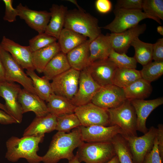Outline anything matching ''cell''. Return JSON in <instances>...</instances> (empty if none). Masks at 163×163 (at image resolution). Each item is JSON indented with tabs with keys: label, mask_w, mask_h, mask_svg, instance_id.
Wrapping results in <instances>:
<instances>
[{
	"label": "cell",
	"mask_w": 163,
	"mask_h": 163,
	"mask_svg": "<svg viewBox=\"0 0 163 163\" xmlns=\"http://www.w3.org/2000/svg\"><path fill=\"white\" fill-rule=\"evenodd\" d=\"M84 142L79 127L69 133L57 132L53 136L48 149L42 157L44 163H57L62 159L69 161L74 157L73 152Z\"/></svg>",
	"instance_id": "6da1fadb"
},
{
	"label": "cell",
	"mask_w": 163,
	"mask_h": 163,
	"mask_svg": "<svg viewBox=\"0 0 163 163\" xmlns=\"http://www.w3.org/2000/svg\"><path fill=\"white\" fill-rule=\"evenodd\" d=\"M44 135L25 136L21 138L12 136L6 142L7 149L5 158L9 161L16 162L21 158L25 159L28 163H40L42 157L38 155L39 144Z\"/></svg>",
	"instance_id": "7a4b0ae2"
},
{
	"label": "cell",
	"mask_w": 163,
	"mask_h": 163,
	"mask_svg": "<svg viewBox=\"0 0 163 163\" xmlns=\"http://www.w3.org/2000/svg\"><path fill=\"white\" fill-rule=\"evenodd\" d=\"M64 28L88 37L91 42L101 34L97 18L84 11L76 9L67 11Z\"/></svg>",
	"instance_id": "3957f363"
},
{
	"label": "cell",
	"mask_w": 163,
	"mask_h": 163,
	"mask_svg": "<svg viewBox=\"0 0 163 163\" xmlns=\"http://www.w3.org/2000/svg\"><path fill=\"white\" fill-rule=\"evenodd\" d=\"M81 162L105 163L116 155L110 141L86 142L78 147L76 154Z\"/></svg>",
	"instance_id": "277c9868"
},
{
	"label": "cell",
	"mask_w": 163,
	"mask_h": 163,
	"mask_svg": "<svg viewBox=\"0 0 163 163\" xmlns=\"http://www.w3.org/2000/svg\"><path fill=\"white\" fill-rule=\"evenodd\" d=\"M110 126L116 125L122 130L123 134L129 136H137V118L134 108L130 101L126 99L116 108L107 109Z\"/></svg>",
	"instance_id": "5b68a950"
},
{
	"label": "cell",
	"mask_w": 163,
	"mask_h": 163,
	"mask_svg": "<svg viewBox=\"0 0 163 163\" xmlns=\"http://www.w3.org/2000/svg\"><path fill=\"white\" fill-rule=\"evenodd\" d=\"M113 12L115 17L109 24L103 28L109 30L111 33H119L124 31L138 24L142 20L151 19L155 21L141 9H129L115 8Z\"/></svg>",
	"instance_id": "8992f818"
},
{
	"label": "cell",
	"mask_w": 163,
	"mask_h": 163,
	"mask_svg": "<svg viewBox=\"0 0 163 163\" xmlns=\"http://www.w3.org/2000/svg\"><path fill=\"white\" fill-rule=\"evenodd\" d=\"M0 58L5 71V80L17 82L24 88L36 94L31 79L24 72V69L14 60L11 55L0 45Z\"/></svg>",
	"instance_id": "52a82bcc"
},
{
	"label": "cell",
	"mask_w": 163,
	"mask_h": 163,
	"mask_svg": "<svg viewBox=\"0 0 163 163\" xmlns=\"http://www.w3.org/2000/svg\"><path fill=\"white\" fill-rule=\"evenodd\" d=\"M157 132V129L152 126L141 136L122 135L129 147L133 163H143L145 156L153 148Z\"/></svg>",
	"instance_id": "ba28073f"
},
{
	"label": "cell",
	"mask_w": 163,
	"mask_h": 163,
	"mask_svg": "<svg viewBox=\"0 0 163 163\" xmlns=\"http://www.w3.org/2000/svg\"><path fill=\"white\" fill-rule=\"evenodd\" d=\"M74 113L78 119L82 126H110L107 109L100 107L91 102L76 107Z\"/></svg>",
	"instance_id": "9c48e42d"
},
{
	"label": "cell",
	"mask_w": 163,
	"mask_h": 163,
	"mask_svg": "<svg viewBox=\"0 0 163 163\" xmlns=\"http://www.w3.org/2000/svg\"><path fill=\"white\" fill-rule=\"evenodd\" d=\"M80 72L71 68L53 78L51 83L54 94L71 101L78 90Z\"/></svg>",
	"instance_id": "30bf717a"
},
{
	"label": "cell",
	"mask_w": 163,
	"mask_h": 163,
	"mask_svg": "<svg viewBox=\"0 0 163 163\" xmlns=\"http://www.w3.org/2000/svg\"><path fill=\"white\" fill-rule=\"evenodd\" d=\"M20 86L14 82L4 81L0 82V97L5 100L8 113L17 121L21 123L23 113L18 97L21 90Z\"/></svg>",
	"instance_id": "8fae6325"
},
{
	"label": "cell",
	"mask_w": 163,
	"mask_h": 163,
	"mask_svg": "<svg viewBox=\"0 0 163 163\" xmlns=\"http://www.w3.org/2000/svg\"><path fill=\"white\" fill-rule=\"evenodd\" d=\"M126 99L123 88L111 84L101 87L91 102L100 107L108 109L118 107Z\"/></svg>",
	"instance_id": "7c38bea8"
},
{
	"label": "cell",
	"mask_w": 163,
	"mask_h": 163,
	"mask_svg": "<svg viewBox=\"0 0 163 163\" xmlns=\"http://www.w3.org/2000/svg\"><path fill=\"white\" fill-rule=\"evenodd\" d=\"M101 87L93 80L86 68L80 71L78 90L71 101L76 107L91 102Z\"/></svg>",
	"instance_id": "4fadbf2b"
},
{
	"label": "cell",
	"mask_w": 163,
	"mask_h": 163,
	"mask_svg": "<svg viewBox=\"0 0 163 163\" xmlns=\"http://www.w3.org/2000/svg\"><path fill=\"white\" fill-rule=\"evenodd\" d=\"M20 18L31 28L38 33L45 32L50 18V13L46 10L31 9L20 3L15 8Z\"/></svg>",
	"instance_id": "5bb4252c"
},
{
	"label": "cell",
	"mask_w": 163,
	"mask_h": 163,
	"mask_svg": "<svg viewBox=\"0 0 163 163\" xmlns=\"http://www.w3.org/2000/svg\"><path fill=\"white\" fill-rule=\"evenodd\" d=\"M0 45L24 69L35 70L32 62V52L29 46L21 45L5 36L3 37Z\"/></svg>",
	"instance_id": "9a60e30c"
},
{
	"label": "cell",
	"mask_w": 163,
	"mask_h": 163,
	"mask_svg": "<svg viewBox=\"0 0 163 163\" xmlns=\"http://www.w3.org/2000/svg\"><path fill=\"white\" fill-rule=\"evenodd\" d=\"M79 128L82 139L86 142L110 141L117 135L123 134L121 129L116 125H94L87 127L81 126Z\"/></svg>",
	"instance_id": "2e32d148"
},
{
	"label": "cell",
	"mask_w": 163,
	"mask_h": 163,
	"mask_svg": "<svg viewBox=\"0 0 163 163\" xmlns=\"http://www.w3.org/2000/svg\"><path fill=\"white\" fill-rule=\"evenodd\" d=\"M146 29L145 24H138L121 32L109 34L113 49L118 53H126L133 41L143 33Z\"/></svg>",
	"instance_id": "e0dca14e"
},
{
	"label": "cell",
	"mask_w": 163,
	"mask_h": 163,
	"mask_svg": "<svg viewBox=\"0 0 163 163\" xmlns=\"http://www.w3.org/2000/svg\"><path fill=\"white\" fill-rule=\"evenodd\" d=\"M117 68L109 58L93 62L86 67L92 78L101 87L113 84V78Z\"/></svg>",
	"instance_id": "ac0fdd59"
},
{
	"label": "cell",
	"mask_w": 163,
	"mask_h": 163,
	"mask_svg": "<svg viewBox=\"0 0 163 163\" xmlns=\"http://www.w3.org/2000/svg\"><path fill=\"white\" fill-rule=\"evenodd\" d=\"M129 101L134 108L136 115V130L144 134L149 129L146 125L147 118L154 109L163 104V98L160 97L147 100L134 99Z\"/></svg>",
	"instance_id": "d6986e66"
},
{
	"label": "cell",
	"mask_w": 163,
	"mask_h": 163,
	"mask_svg": "<svg viewBox=\"0 0 163 163\" xmlns=\"http://www.w3.org/2000/svg\"><path fill=\"white\" fill-rule=\"evenodd\" d=\"M23 114L33 112L36 117L45 116L49 113L47 105L44 101L37 94L23 88L21 90L18 97Z\"/></svg>",
	"instance_id": "ffe728a7"
},
{
	"label": "cell",
	"mask_w": 163,
	"mask_h": 163,
	"mask_svg": "<svg viewBox=\"0 0 163 163\" xmlns=\"http://www.w3.org/2000/svg\"><path fill=\"white\" fill-rule=\"evenodd\" d=\"M57 117L50 113L43 117H36L24 130L23 136L44 135L56 130Z\"/></svg>",
	"instance_id": "44dd1931"
},
{
	"label": "cell",
	"mask_w": 163,
	"mask_h": 163,
	"mask_svg": "<svg viewBox=\"0 0 163 163\" xmlns=\"http://www.w3.org/2000/svg\"><path fill=\"white\" fill-rule=\"evenodd\" d=\"M50 10V18L45 33L57 40L64 28L67 8L63 5L53 4Z\"/></svg>",
	"instance_id": "7402d4cb"
},
{
	"label": "cell",
	"mask_w": 163,
	"mask_h": 163,
	"mask_svg": "<svg viewBox=\"0 0 163 163\" xmlns=\"http://www.w3.org/2000/svg\"><path fill=\"white\" fill-rule=\"evenodd\" d=\"M112 49L109 34L105 35L101 34L90 43L88 65L108 59Z\"/></svg>",
	"instance_id": "603a6c76"
},
{
	"label": "cell",
	"mask_w": 163,
	"mask_h": 163,
	"mask_svg": "<svg viewBox=\"0 0 163 163\" xmlns=\"http://www.w3.org/2000/svg\"><path fill=\"white\" fill-rule=\"evenodd\" d=\"M91 41L87 40L68 52L66 56L71 68L81 71L89 64V44Z\"/></svg>",
	"instance_id": "cb8c5ba5"
},
{
	"label": "cell",
	"mask_w": 163,
	"mask_h": 163,
	"mask_svg": "<svg viewBox=\"0 0 163 163\" xmlns=\"http://www.w3.org/2000/svg\"><path fill=\"white\" fill-rule=\"evenodd\" d=\"M58 42L32 53V62L35 70L39 73H43L44 69L50 60L61 52Z\"/></svg>",
	"instance_id": "d4e9b609"
},
{
	"label": "cell",
	"mask_w": 163,
	"mask_h": 163,
	"mask_svg": "<svg viewBox=\"0 0 163 163\" xmlns=\"http://www.w3.org/2000/svg\"><path fill=\"white\" fill-rule=\"evenodd\" d=\"M71 68L66 54L61 51L56 55L46 65L43 72V77L49 81L52 80Z\"/></svg>",
	"instance_id": "484cf974"
},
{
	"label": "cell",
	"mask_w": 163,
	"mask_h": 163,
	"mask_svg": "<svg viewBox=\"0 0 163 163\" xmlns=\"http://www.w3.org/2000/svg\"><path fill=\"white\" fill-rule=\"evenodd\" d=\"M123 89L128 100H144L150 95L152 87L150 82L141 78Z\"/></svg>",
	"instance_id": "4316f807"
},
{
	"label": "cell",
	"mask_w": 163,
	"mask_h": 163,
	"mask_svg": "<svg viewBox=\"0 0 163 163\" xmlns=\"http://www.w3.org/2000/svg\"><path fill=\"white\" fill-rule=\"evenodd\" d=\"M87 40V38L71 30L64 28L57 40L61 52L66 54Z\"/></svg>",
	"instance_id": "83f0119b"
},
{
	"label": "cell",
	"mask_w": 163,
	"mask_h": 163,
	"mask_svg": "<svg viewBox=\"0 0 163 163\" xmlns=\"http://www.w3.org/2000/svg\"><path fill=\"white\" fill-rule=\"evenodd\" d=\"M47 102L46 105L49 113L57 117L74 113L76 107L71 101L54 94Z\"/></svg>",
	"instance_id": "f1b7e54d"
},
{
	"label": "cell",
	"mask_w": 163,
	"mask_h": 163,
	"mask_svg": "<svg viewBox=\"0 0 163 163\" xmlns=\"http://www.w3.org/2000/svg\"><path fill=\"white\" fill-rule=\"evenodd\" d=\"M26 74L31 79L37 94L42 99L47 102L54 94L49 81L43 76L39 77L34 70H27Z\"/></svg>",
	"instance_id": "f546056e"
},
{
	"label": "cell",
	"mask_w": 163,
	"mask_h": 163,
	"mask_svg": "<svg viewBox=\"0 0 163 163\" xmlns=\"http://www.w3.org/2000/svg\"><path fill=\"white\" fill-rule=\"evenodd\" d=\"M141 78L140 71L136 69L117 68L113 76L112 84L123 89Z\"/></svg>",
	"instance_id": "4dcf8cb0"
},
{
	"label": "cell",
	"mask_w": 163,
	"mask_h": 163,
	"mask_svg": "<svg viewBox=\"0 0 163 163\" xmlns=\"http://www.w3.org/2000/svg\"><path fill=\"white\" fill-rule=\"evenodd\" d=\"M135 50L134 57L143 66L152 62L153 44L141 40L139 37L136 38L131 43Z\"/></svg>",
	"instance_id": "1f68e13d"
},
{
	"label": "cell",
	"mask_w": 163,
	"mask_h": 163,
	"mask_svg": "<svg viewBox=\"0 0 163 163\" xmlns=\"http://www.w3.org/2000/svg\"><path fill=\"white\" fill-rule=\"evenodd\" d=\"M110 142L114 147L120 163H133L132 156L128 144L121 134L116 135Z\"/></svg>",
	"instance_id": "d6a6232c"
},
{
	"label": "cell",
	"mask_w": 163,
	"mask_h": 163,
	"mask_svg": "<svg viewBox=\"0 0 163 163\" xmlns=\"http://www.w3.org/2000/svg\"><path fill=\"white\" fill-rule=\"evenodd\" d=\"M140 71L141 78L151 83L163 74V62L152 61L143 66Z\"/></svg>",
	"instance_id": "836d02e7"
},
{
	"label": "cell",
	"mask_w": 163,
	"mask_h": 163,
	"mask_svg": "<svg viewBox=\"0 0 163 163\" xmlns=\"http://www.w3.org/2000/svg\"><path fill=\"white\" fill-rule=\"evenodd\" d=\"M142 9L144 13L161 24L160 19L163 20V0H143Z\"/></svg>",
	"instance_id": "e575fe53"
},
{
	"label": "cell",
	"mask_w": 163,
	"mask_h": 163,
	"mask_svg": "<svg viewBox=\"0 0 163 163\" xmlns=\"http://www.w3.org/2000/svg\"><path fill=\"white\" fill-rule=\"evenodd\" d=\"M81 126L80 122L74 113L57 117L56 130L68 132Z\"/></svg>",
	"instance_id": "d590c367"
},
{
	"label": "cell",
	"mask_w": 163,
	"mask_h": 163,
	"mask_svg": "<svg viewBox=\"0 0 163 163\" xmlns=\"http://www.w3.org/2000/svg\"><path fill=\"white\" fill-rule=\"evenodd\" d=\"M108 58L114 63L117 68L136 69V68L137 62L134 57H129L124 53H118L113 49Z\"/></svg>",
	"instance_id": "8d00e7d4"
},
{
	"label": "cell",
	"mask_w": 163,
	"mask_h": 163,
	"mask_svg": "<svg viewBox=\"0 0 163 163\" xmlns=\"http://www.w3.org/2000/svg\"><path fill=\"white\" fill-rule=\"evenodd\" d=\"M57 40L45 33L38 34L29 40L28 46L33 52L56 42Z\"/></svg>",
	"instance_id": "74e56055"
},
{
	"label": "cell",
	"mask_w": 163,
	"mask_h": 163,
	"mask_svg": "<svg viewBox=\"0 0 163 163\" xmlns=\"http://www.w3.org/2000/svg\"><path fill=\"white\" fill-rule=\"evenodd\" d=\"M5 5V12L3 17V20L9 22H13L16 20L18 16L17 11L12 5V0H3Z\"/></svg>",
	"instance_id": "f35d334b"
},
{
	"label": "cell",
	"mask_w": 163,
	"mask_h": 163,
	"mask_svg": "<svg viewBox=\"0 0 163 163\" xmlns=\"http://www.w3.org/2000/svg\"><path fill=\"white\" fill-rule=\"evenodd\" d=\"M162 161L159 152L156 137L152 149L145 156L143 163H162Z\"/></svg>",
	"instance_id": "ab89813d"
},
{
	"label": "cell",
	"mask_w": 163,
	"mask_h": 163,
	"mask_svg": "<svg viewBox=\"0 0 163 163\" xmlns=\"http://www.w3.org/2000/svg\"><path fill=\"white\" fill-rule=\"evenodd\" d=\"M143 0H118L115 8L142 10Z\"/></svg>",
	"instance_id": "60d3db41"
},
{
	"label": "cell",
	"mask_w": 163,
	"mask_h": 163,
	"mask_svg": "<svg viewBox=\"0 0 163 163\" xmlns=\"http://www.w3.org/2000/svg\"><path fill=\"white\" fill-rule=\"evenodd\" d=\"M152 59L155 61L163 62V38L159 39L153 44Z\"/></svg>",
	"instance_id": "b9f144b4"
},
{
	"label": "cell",
	"mask_w": 163,
	"mask_h": 163,
	"mask_svg": "<svg viewBox=\"0 0 163 163\" xmlns=\"http://www.w3.org/2000/svg\"><path fill=\"white\" fill-rule=\"evenodd\" d=\"M95 5L97 11L101 13H107L112 9V3L109 0H97Z\"/></svg>",
	"instance_id": "7bdbcfd3"
},
{
	"label": "cell",
	"mask_w": 163,
	"mask_h": 163,
	"mask_svg": "<svg viewBox=\"0 0 163 163\" xmlns=\"http://www.w3.org/2000/svg\"><path fill=\"white\" fill-rule=\"evenodd\" d=\"M157 138L158 149L161 157L163 160V125L159 124L158 126Z\"/></svg>",
	"instance_id": "ee69618b"
},
{
	"label": "cell",
	"mask_w": 163,
	"mask_h": 163,
	"mask_svg": "<svg viewBox=\"0 0 163 163\" xmlns=\"http://www.w3.org/2000/svg\"><path fill=\"white\" fill-rule=\"evenodd\" d=\"M18 123L15 120L4 110H0V123L8 125Z\"/></svg>",
	"instance_id": "f6af8a7d"
},
{
	"label": "cell",
	"mask_w": 163,
	"mask_h": 163,
	"mask_svg": "<svg viewBox=\"0 0 163 163\" xmlns=\"http://www.w3.org/2000/svg\"><path fill=\"white\" fill-rule=\"evenodd\" d=\"M5 81V71L3 66L0 58V82Z\"/></svg>",
	"instance_id": "bcb514c9"
},
{
	"label": "cell",
	"mask_w": 163,
	"mask_h": 163,
	"mask_svg": "<svg viewBox=\"0 0 163 163\" xmlns=\"http://www.w3.org/2000/svg\"><path fill=\"white\" fill-rule=\"evenodd\" d=\"M105 163H120L118 158L116 155Z\"/></svg>",
	"instance_id": "7dc6e473"
},
{
	"label": "cell",
	"mask_w": 163,
	"mask_h": 163,
	"mask_svg": "<svg viewBox=\"0 0 163 163\" xmlns=\"http://www.w3.org/2000/svg\"><path fill=\"white\" fill-rule=\"evenodd\" d=\"M68 161V163H80L76 155H75L72 159Z\"/></svg>",
	"instance_id": "c3c4849f"
},
{
	"label": "cell",
	"mask_w": 163,
	"mask_h": 163,
	"mask_svg": "<svg viewBox=\"0 0 163 163\" xmlns=\"http://www.w3.org/2000/svg\"><path fill=\"white\" fill-rule=\"evenodd\" d=\"M157 32L161 35H163V27L162 26H159L157 28Z\"/></svg>",
	"instance_id": "681fc988"
},
{
	"label": "cell",
	"mask_w": 163,
	"mask_h": 163,
	"mask_svg": "<svg viewBox=\"0 0 163 163\" xmlns=\"http://www.w3.org/2000/svg\"><path fill=\"white\" fill-rule=\"evenodd\" d=\"M68 1H69V2H71V3H72L74 4H75L78 8V10L80 11H84L83 9H82L80 6L78 5V3H77V1L76 0H68Z\"/></svg>",
	"instance_id": "f907efd6"
},
{
	"label": "cell",
	"mask_w": 163,
	"mask_h": 163,
	"mask_svg": "<svg viewBox=\"0 0 163 163\" xmlns=\"http://www.w3.org/2000/svg\"><path fill=\"white\" fill-rule=\"evenodd\" d=\"M0 109L8 113L7 110L5 105L0 102Z\"/></svg>",
	"instance_id": "816d5d0a"
}]
</instances>
